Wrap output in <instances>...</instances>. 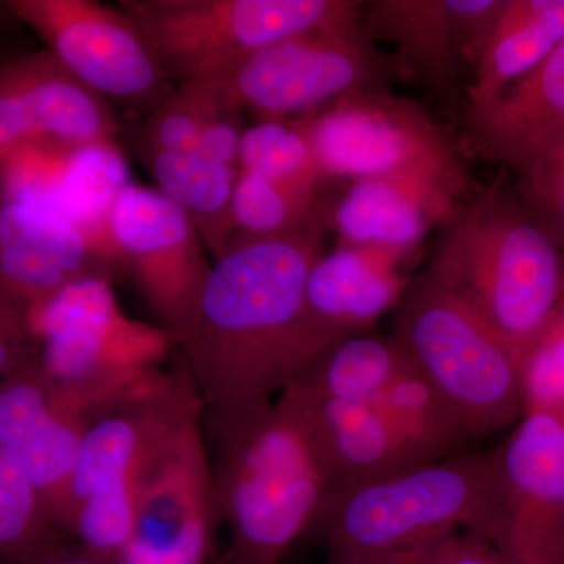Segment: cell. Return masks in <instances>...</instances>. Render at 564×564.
<instances>
[{"label": "cell", "instance_id": "cell-1", "mask_svg": "<svg viewBox=\"0 0 564 564\" xmlns=\"http://www.w3.org/2000/svg\"><path fill=\"white\" fill-rule=\"evenodd\" d=\"M322 237L237 240L215 259L182 337L223 434L272 404L334 337L304 302Z\"/></svg>", "mask_w": 564, "mask_h": 564}, {"label": "cell", "instance_id": "cell-2", "mask_svg": "<svg viewBox=\"0 0 564 564\" xmlns=\"http://www.w3.org/2000/svg\"><path fill=\"white\" fill-rule=\"evenodd\" d=\"M524 361L564 302V250L507 169L443 228L429 270Z\"/></svg>", "mask_w": 564, "mask_h": 564}, {"label": "cell", "instance_id": "cell-3", "mask_svg": "<svg viewBox=\"0 0 564 564\" xmlns=\"http://www.w3.org/2000/svg\"><path fill=\"white\" fill-rule=\"evenodd\" d=\"M332 488L321 444L284 393L226 433L220 500L234 564H280L322 514Z\"/></svg>", "mask_w": 564, "mask_h": 564}, {"label": "cell", "instance_id": "cell-4", "mask_svg": "<svg viewBox=\"0 0 564 564\" xmlns=\"http://www.w3.org/2000/svg\"><path fill=\"white\" fill-rule=\"evenodd\" d=\"M393 337L466 437L485 436L524 417L521 359L429 272L414 278L395 307Z\"/></svg>", "mask_w": 564, "mask_h": 564}, {"label": "cell", "instance_id": "cell-5", "mask_svg": "<svg viewBox=\"0 0 564 564\" xmlns=\"http://www.w3.org/2000/svg\"><path fill=\"white\" fill-rule=\"evenodd\" d=\"M355 0H121L177 85L210 76L280 41L362 22Z\"/></svg>", "mask_w": 564, "mask_h": 564}, {"label": "cell", "instance_id": "cell-6", "mask_svg": "<svg viewBox=\"0 0 564 564\" xmlns=\"http://www.w3.org/2000/svg\"><path fill=\"white\" fill-rule=\"evenodd\" d=\"M404 76L391 54L362 31L328 29L293 36L210 76L185 82L215 113L254 111L261 120L299 118L358 90L388 88Z\"/></svg>", "mask_w": 564, "mask_h": 564}, {"label": "cell", "instance_id": "cell-7", "mask_svg": "<svg viewBox=\"0 0 564 564\" xmlns=\"http://www.w3.org/2000/svg\"><path fill=\"white\" fill-rule=\"evenodd\" d=\"M491 474L489 454L422 463L333 488L322 510L334 558L404 551L473 524Z\"/></svg>", "mask_w": 564, "mask_h": 564}, {"label": "cell", "instance_id": "cell-8", "mask_svg": "<svg viewBox=\"0 0 564 564\" xmlns=\"http://www.w3.org/2000/svg\"><path fill=\"white\" fill-rule=\"evenodd\" d=\"M328 182L421 177L469 198V173L444 126L411 98L388 88L347 93L304 115Z\"/></svg>", "mask_w": 564, "mask_h": 564}, {"label": "cell", "instance_id": "cell-9", "mask_svg": "<svg viewBox=\"0 0 564 564\" xmlns=\"http://www.w3.org/2000/svg\"><path fill=\"white\" fill-rule=\"evenodd\" d=\"M25 317L40 372L73 406L137 383L169 340V333L121 313L106 276L70 282Z\"/></svg>", "mask_w": 564, "mask_h": 564}, {"label": "cell", "instance_id": "cell-10", "mask_svg": "<svg viewBox=\"0 0 564 564\" xmlns=\"http://www.w3.org/2000/svg\"><path fill=\"white\" fill-rule=\"evenodd\" d=\"M469 533L510 564H564V421L529 413L491 452L484 503Z\"/></svg>", "mask_w": 564, "mask_h": 564}, {"label": "cell", "instance_id": "cell-11", "mask_svg": "<svg viewBox=\"0 0 564 564\" xmlns=\"http://www.w3.org/2000/svg\"><path fill=\"white\" fill-rule=\"evenodd\" d=\"M9 9L51 55L110 106L148 117L176 88L118 7L93 0H11Z\"/></svg>", "mask_w": 564, "mask_h": 564}, {"label": "cell", "instance_id": "cell-12", "mask_svg": "<svg viewBox=\"0 0 564 564\" xmlns=\"http://www.w3.org/2000/svg\"><path fill=\"white\" fill-rule=\"evenodd\" d=\"M109 239L169 336L182 340L212 269L195 226L158 188L131 182L111 207Z\"/></svg>", "mask_w": 564, "mask_h": 564}, {"label": "cell", "instance_id": "cell-13", "mask_svg": "<svg viewBox=\"0 0 564 564\" xmlns=\"http://www.w3.org/2000/svg\"><path fill=\"white\" fill-rule=\"evenodd\" d=\"M148 444L129 414L102 415L84 430L55 521L68 524L88 554L120 563L135 525V478Z\"/></svg>", "mask_w": 564, "mask_h": 564}, {"label": "cell", "instance_id": "cell-14", "mask_svg": "<svg viewBox=\"0 0 564 564\" xmlns=\"http://www.w3.org/2000/svg\"><path fill=\"white\" fill-rule=\"evenodd\" d=\"M129 184L128 163L117 141L80 148L31 144L0 163V199L54 212L111 251V207Z\"/></svg>", "mask_w": 564, "mask_h": 564}, {"label": "cell", "instance_id": "cell-15", "mask_svg": "<svg viewBox=\"0 0 564 564\" xmlns=\"http://www.w3.org/2000/svg\"><path fill=\"white\" fill-rule=\"evenodd\" d=\"M115 252L54 212L0 199V293L22 310L70 282L110 278Z\"/></svg>", "mask_w": 564, "mask_h": 564}, {"label": "cell", "instance_id": "cell-16", "mask_svg": "<svg viewBox=\"0 0 564 564\" xmlns=\"http://www.w3.org/2000/svg\"><path fill=\"white\" fill-rule=\"evenodd\" d=\"M198 447L172 445L141 466L135 481V525L120 564H204L210 510Z\"/></svg>", "mask_w": 564, "mask_h": 564}, {"label": "cell", "instance_id": "cell-17", "mask_svg": "<svg viewBox=\"0 0 564 564\" xmlns=\"http://www.w3.org/2000/svg\"><path fill=\"white\" fill-rule=\"evenodd\" d=\"M466 202L440 182L372 177L347 182L328 204L326 221L337 245L386 252L403 265L433 229L455 220Z\"/></svg>", "mask_w": 564, "mask_h": 564}, {"label": "cell", "instance_id": "cell-18", "mask_svg": "<svg viewBox=\"0 0 564 564\" xmlns=\"http://www.w3.org/2000/svg\"><path fill=\"white\" fill-rule=\"evenodd\" d=\"M84 429L39 366L0 380V448L24 467L50 519H57Z\"/></svg>", "mask_w": 564, "mask_h": 564}, {"label": "cell", "instance_id": "cell-19", "mask_svg": "<svg viewBox=\"0 0 564 564\" xmlns=\"http://www.w3.org/2000/svg\"><path fill=\"white\" fill-rule=\"evenodd\" d=\"M467 143L510 173L564 139V40L529 76L484 109L466 111Z\"/></svg>", "mask_w": 564, "mask_h": 564}, {"label": "cell", "instance_id": "cell-20", "mask_svg": "<svg viewBox=\"0 0 564 564\" xmlns=\"http://www.w3.org/2000/svg\"><path fill=\"white\" fill-rule=\"evenodd\" d=\"M414 278L386 252L337 245L307 273L304 302L311 318L334 339L369 333L395 310Z\"/></svg>", "mask_w": 564, "mask_h": 564}, {"label": "cell", "instance_id": "cell-21", "mask_svg": "<svg viewBox=\"0 0 564 564\" xmlns=\"http://www.w3.org/2000/svg\"><path fill=\"white\" fill-rule=\"evenodd\" d=\"M0 79L18 96L39 144L80 148L115 141L120 133L110 104L47 51L3 63Z\"/></svg>", "mask_w": 564, "mask_h": 564}, {"label": "cell", "instance_id": "cell-22", "mask_svg": "<svg viewBox=\"0 0 564 564\" xmlns=\"http://www.w3.org/2000/svg\"><path fill=\"white\" fill-rule=\"evenodd\" d=\"M282 393L306 415L332 469L333 488L430 463L404 440L378 402L317 399L295 389Z\"/></svg>", "mask_w": 564, "mask_h": 564}, {"label": "cell", "instance_id": "cell-23", "mask_svg": "<svg viewBox=\"0 0 564 564\" xmlns=\"http://www.w3.org/2000/svg\"><path fill=\"white\" fill-rule=\"evenodd\" d=\"M362 31L373 43L392 44L391 55L404 80L421 82L441 101H462L459 57L452 41L445 0L366 2Z\"/></svg>", "mask_w": 564, "mask_h": 564}, {"label": "cell", "instance_id": "cell-24", "mask_svg": "<svg viewBox=\"0 0 564 564\" xmlns=\"http://www.w3.org/2000/svg\"><path fill=\"white\" fill-rule=\"evenodd\" d=\"M564 40V0H507L466 85V111L484 109L529 76Z\"/></svg>", "mask_w": 564, "mask_h": 564}, {"label": "cell", "instance_id": "cell-25", "mask_svg": "<svg viewBox=\"0 0 564 564\" xmlns=\"http://www.w3.org/2000/svg\"><path fill=\"white\" fill-rule=\"evenodd\" d=\"M158 191L195 226L204 247L220 259L236 242L232 198L239 169L188 152L139 148Z\"/></svg>", "mask_w": 564, "mask_h": 564}, {"label": "cell", "instance_id": "cell-26", "mask_svg": "<svg viewBox=\"0 0 564 564\" xmlns=\"http://www.w3.org/2000/svg\"><path fill=\"white\" fill-rule=\"evenodd\" d=\"M411 369L395 337L355 334L325 348L285 389L317 399L377 403Z\"/></svg>", "mask_w": 564, "mask_h": 564}, {"label": "cell", "instance_id": "cell-27", "mask_svg": "<svg viewBox=\"0 0 564 564\" xmlns=\"http://www.w3.org/2000/svg\"><path fill=\"white\" fill-rule=\"evenodd\" d=\"M232 220L236 242L323 237L328 228V204L321 192L300 191L239 170Z\"/></svg>", "mask_w": 564, "mask_h": 564}, {"label": "cell", "instance_id": "cell-28", "mask_svg": "<svg viewBox=\"0 0 564 564\" xmlns=\"http://www.w3.org/2000/svg\"><path fill=\"white\" fill-rule=\"evenodd\" d=\"M239 169L300 191L321 192L328 184L303 117L259 120L245 129Z\"/></svg>", "mask_w": 564, "mask_h": 564}, {"label": "cell", "instance_id": "cell-29", "mask_svg": "<svg viewBox=\"0 0 564 564\" xmlns=\"http://www.w3.org/2000/svg\"><path fill=\"white\" fill-rule=\"evenodd\" d=\"M378 404L404 440L429 462L443 458L466 440L454 414L414 369L393 381Z\"/></svg>", "mask_w": 564, "mask_h": 564}, {"label": "cell", "instance_id": "cell-30", "mask_svg": "<svg viewBox=\"0 0 564 564\" xmlns=\"http://www.w3.org/2000/svg\"><path fill=\"white\" fill-rule=\"evenodd\" d=\"M46 507L24 467L0 448V560L13 562L47 541Z\"/></svg>", "mask_w": 564, "mask_h": 564}, {"label": "cell", "instance_id": "cell-31", "mask_svg": "<svg viewBox=\"0 0 564 564\" xmlns=\"http://www.w3.org/2000/svg\"><path fill=\"white\" fill-rule=\"evenodd\" d=\"M218 117L221 115L215 113L195 91L177 85L172 95L144 118L139 148L191 154L207 126Z\"/></svg>", "mask_w": 564, "mask_h": 564}, {"label": "cell", "instance_id": "cell-32", "mask_svg": "<svg viewBox=\"0 0 564 564\" xmlns=\"http://www.w3.org/2000/svg\"><path fill=\"white\" fill-rule=\"evenodd\" d=\"M525 414H564V302L522 361ZM524 414V415H525Z\"/></svg>", "mask_w": 564, "mask_h": 564}, {"label": "cell", "instance_id": "cell-33", "mask_svg": "<svg viewBox=\"0 0 564 564\" xmlns=\"http://www.w3.org/2000/svg\"><path fill=\"white\" fill-rule=\"evenodd\" d=\"M514 174L516 188L564 250V139Z\"/></svg>", "mask_w": 564, "mask_h": 564}, {"label": "cell", "instance_id": "cell-34", "mask_svg": "<svg viewBox=\"0 0 564 564\" xmlns=\"http://www.w3.org/2000/svg\"><path fill=\"white\" fill-rule=\"evenodd\" d=\"M505 2L507 0H445L448 28L459 61L474 68Z\"/></svg>", "mask_w": 564, "mask_h": 564}, {"label": "cell", "instance_id": "cell-35", "mask_svg": "<svg viewBox=\"0 0 564 564\" xmlns=\"http://www.w3.org/2000/svg\"><path fill=\"white\" fill-rule=\"evenodd\" d=\"M35 362L25 311L0 293V380Z\"/></svg>", "mask_w": 564, "mask_h": 564}, {"label": "cell", "instance_id": "cell-36", "mask_svg": "<svg viewBox=\"0 0 564 564\" xmlns=\"http://www.w3.org/2000/svg\"><path fill=\"white\" fill-rule=\"evenodd\" d=\"M425 560L426 564H510L485 541L456 533L425 544Z\"/></svg>", "mask_w": 564, "mask_h": 564}, {"label": "cell", "instance_id": "cell-37", "mask_svg": "<svg viewBox=\"0 0 564 564\" xmlns=\"http://www.w3.org/2000/svg\"><path fill=\"white\" fill-rule=\"evenodd\" d=\"M6 564H120L117 562H110V560L99 558L91 554H73V552L63 551L57 545L51 543L50 540L46 543L36 547L35 551L29 552L28 555L21 556V558L13 560Z\"/></svg>", "mask_w": 564, "mask_h": 564}, {"label": "cell", "instance_id": "cell-38", "mask_svg": "<svg viewBox=\"0 0 564 564\" xmlns=\"http://www.w3.org/2000/svg\"><path fill=\"white\" fill-rule=\"evenodd\" d=\"M334 564H426L425 544L404 551L380 552L334 558Z\"/></svg>", "mask_w": 564, "mask_h": 564}, {"label": "cell", "instance_id": "cell-39", "mask_svg": "<svg viewBox=\"0 0 564 564\" xmlns=\"http://www.w3.org/2000/svg\"><path fill=\"white\" fill-rule=\"evenodd\" d=\"M562 419H563V421H564V414L562 415Z\"/></svg>", "mask_w": 564, "mask_h": 564}]
</instances>
